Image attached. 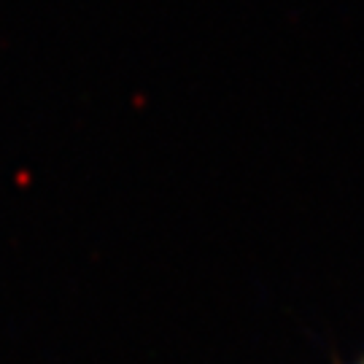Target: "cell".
Segmentation results:
<instances>
[{
	"label": "cell",
	"instance_id": "6da1fadb",
	"mask_svg": "<svg viewBox=\"0 0 364 364\" xmlns=\"http://www.w3.org/2000/svg\"><path fill=\"white\" fill-rule=\"evenodd\" d=\"M351 364H364V356H359V359H356V362H351Z\"/></svg>",
	"mask_w": 364,
	"mask_h": 364
}]
</instances>
